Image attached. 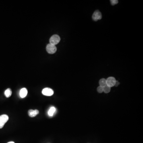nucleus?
<instances>
[{
    "mask_svg": "<svg viewBox=\"0 0 143 143\" xmlns=\"http://www.w3.org/2000/svg\"><path fill=\"white\" fill-rule=\"evenodd\" d=\"M60 37L57 35H54L51 36L50 39V43L52 44L55 45L59 43V42H60Z\"/></svg>",
    "mask_w": 143,
    "mask_h": 143,
    "instance_id": "1",
    "label": "nucleus"
},
{
    "mask_svg": "<svg viewBox=\"0 0 143 143\" xmlns=\"http://www.w3.org/2000/svg\"><path fill=\"white\" fill-rule=\"evenodd\" d=\"M47 52L49 54H54L57 51V48L55 45L49 43L46 47Z\"/></svg>",
    "mask_w": 143,
    "mask_h": 143,
    "instance_id": "2",
    "label": "nucleus"
},
{
    "mask_svg": "<svg viewBox=\"0 0 143 143\" xmlns=\"http://www.w3.org/2000/svg\"><path fill=\"white\" fill-rule=\"evenodd\" d=\"M8 119L9 117L7 115H3L0 116V129L3 128Z\"/></svg>",
    "mask_w": 143,
    "mask_h": 143,
    "instance_id": "3",
    "label": "nucleus"
},
{
    "mask_svg": "<svg viewBox=\"0 0 143 143\" xmlns=\"http://www.w3.org/2000/svg\"><path fill=\"white\" fill-rule=\"evenodd\" d=\"M116 82V79L114 77H109L106 79V83H107V86L110 87L115 86Z\"/></svg>",
    "mask_w": 143,
    "mask_h": 143,
    "instance_id": "4",
    "label": "nucleus"
},
{
    "mask_svg": "<svg viewBox=\"0 0 143 143\" xmlns=\"http://www.w3.org/2000/svg\"><path fill=\"white\" fill-rule=\"evenodd\" d=\"M42 93L43 95L50 96L53 95L54 94V91L52 89L50 88H45L43 89L42 91Z\"/></svg>",
    "mask_w": 143,
    "mask_h": 143,
    "instance_id": "5",
    "label": "nucleus"
},
{
    "mask_svg": "<svg viewBox=\"0 0 143 143\" xmlns=\"http://www.w3.org/2000/svg\"><path fill=\"white\" fill-rule=\"evenodd\" d=\"M102 18V14L99 11H96L93 14L92 19L94 21H97Z\"/></svg>",
    "mask_w": 143,
    "mask_h": 143,
    "instance_id": "6",
    "label": "nucleus"
},
{
    "mask_svg": "<svg viewBox=\"0 0 143 143\" xmlns=\"http://www.w3.org/2000/svg\"><path fill=\"white\" fill-rule=\"evenodd\" d=\"M28 113L29 116V117H34L39 114V111L37 110H33L32 109H30L29 110Z\"/></svg>",
    "mask_w": 143,
    "mask_h": 143,
    "instance_id": "7",
    "label": "nucleus"
},
{
    "mask_svg": "<svg viewBox=\"0 0 143 143\" xmlns=\"http://www.w3.org/2000/svg\"><path fill=\"white\" fill-rule=\"evenodd\" d=\"M27 94V90L26 88H23L19 92V95L21 98H24L26 96Z\"/></svg>",
    "mask_w": 143,
    "mask_h": 143,
    "instance_id": "8",
    "label": "nucleus"
},
{
    "mask_svg": "<svg viewBox=\"0 0 143 143\" xmlns=\"http://www.w3.org/2000/svg\"><path fill=\"white\" fill-rule=\"evenodd\" d=\"M55 111L56 108H55V107H51V108L49 110V111L48 112V114L49 116L52 117V116H53Z\"/></svg>",
    "mask_w": 143,
    "mask_h": 143,
    "instance_id": "9",
    "label": "nucleus"
},
{
    "mask_svg": "<svg viewBox=\"0 0 143 143\" xmlns=\"http://www.w3.org/2000/svg\"><path fill=\"white\" fill-rule=\"evenodd\" d=\"M99 86L102 87H104L105 86L107 85V83H106V79L105 78H102L100 79L99 81Z\"/></svg>",
    "mask_w": 143,
    "mask_h": 143,
    "instance_id": "10",
    "label": "nucleus"
},
{
    "mask_svg": "<svg viewBox=\"0 0 143 143\" xmlns=\"http://www.w3.org/2000/svg\"><path fill=\"white\" fill-rule=\"evenodd\" d=\"M12 94V90H11V89H7L5 91V96L6 97H7V98L11 97V96Z\"/></svg>",
    "mask_w": 143,
    "mask_h": 143,
    "instance_id": "11",
    "label": "nucleus"
},
{
    "mask_svg": "<svg viewBox=\"0 0 143 143\" xmlns=\"http://www.w3.org/2000/svg\"><path fill=\"white\" fill-rule=\"evenodd\" d=\"M103 92L105 93H108L110 91V87L106 85V86L103 87Z\"/></svg>",
    "mask_w": 143,
    "mask_h": 143,
    "instance_id": "12",
    "label": "nucleus"
},
{
    "mask_svg": "<svg viewBox=\"0 0 143 143\" xmlns=\"http://www.w3.org/2000/svg\"><path fill=\"white\" fill-rule=\"evenodd\" d=\"M97 91H98L99 93H102L103 92V88L102 87L99 86L97 87Z\"/></svg>",
    "mask_w": 143,
    "mask_h": 143,
    "instance_id": "13",
    "label": "nucleus"
},
{
    "mask_svg": "<svg viewBox=\"0 0 143 143\" xmlns=\"http://www.w3.org/2000/svg\"><path fill=\"white\" fill-rule=\"evenodd\" d=\"M110 1L111 5H115L118 3V1L117 0H111Z\"/></svg>",
    "mask_w": 143,
    "mask_h": 143,
    "instance_id": "14",
    "label": "nucleus"
},
{
    "mask_svg": "<svg viewBox=\"0 0 143 143\" xmlns=\"http://www.w3.org/2000/svg\"><path fill=\"white\" fill-rule=\"evenodd\" d=\"M119 84H120V83H119V82H118V81H116V83H115V86H118L119 85Z\"/></svg>",
    "mask_w": 143,
    "mask_h": 143,
    "instance_id": "15",
    "label": "nucleus"
},
{
    "mask_svg": "<svg viewBox=\"0 0 143 143\" xmlns=\"http://www.w3.org/2000/svg\"><path fill=\"white\" fill-rule=\"evenodd\" d=\"M14 143V142H13V141H10V142H8V143Z\"/></svg>",
    "mask_w": 143,
    "mask_h": 143,
    "instance_id": "16",
    "label": "nucleus"
}]
</instances>
